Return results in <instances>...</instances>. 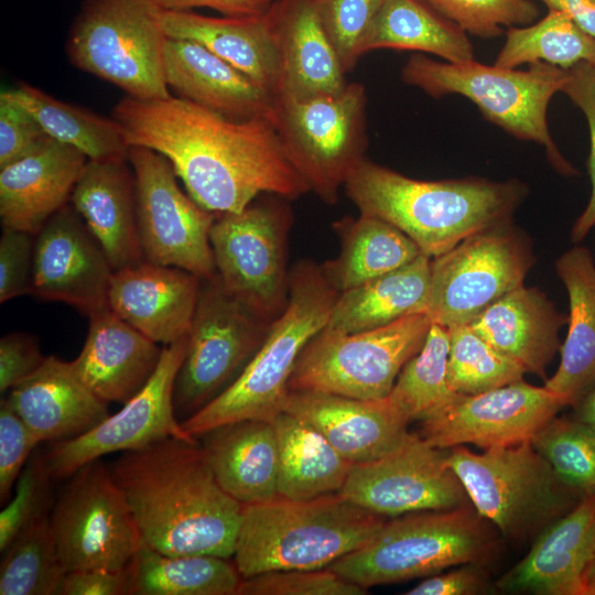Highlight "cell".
<instances>
[{
    "label": "cell",
    "instance_id": "cell-36",
    "mask_svg": "<svg viewBox=\"0 0 595 595\" xmlns=\"http://www.w3.org/2000/svg\"><path fill=\"white\" fill-rule=\"evenodd\" d=\"M333 227L340 251L321 267L338 293L398 269L422 253L404 232L377 217L359 214Z\"/></svg>",
    "mask_w": 595,
    "mask_h": 595
},
{
    "label": "cell",
    "instance_id": "cell-35",
    "mask_svg": "<svg viewBox=\"0 0 595 595\" xmlns=\"http://www.w3.org/2000/svg\"><path fill=\"white\" fill-rule=\"evenodd\" d=\"M272 423L279 445V496L303 500L339 493L354 464L303 420L282 412Z\"/></svg>",
    "mask_w": 595,
    "mask_h": 595
},
{
    "label": "cell",
    "instance_id": "cell-32",
    "mask_svg": "<svg viewBox=\"0 0 595 595\" xmlns=\"http://www.w3.org/2000/svg\"><path fill=\"white\" fill-rule=\"evenodd\" d=\"M569 296L567 334L561 359L544 387L565 405H575L595 387V261L591 250L575 245L555 261Z\"/></svg>",
    "mask_w": 595,
    "mask_h": 595
},
{
    "label": "cell",
    "instance_id": "cell-6",
    "mask_svg": "<svg viewBox=\"0 0 595 595\" xmlns=\"http://www.w3.org/2000/svg\"><path fill=\"white\" fill-rule=\"evenodd\" d=\"M401 78L435 98L466 97L488 121L517 139L542 145L559 173L577 174L553 141L547 116L551 98L566 79V69L539 62L520 71L475 60L451 63L415 54L403 65Z\"/></svg>",
    "mask_w": 595,
    "mask_h": 595
},
{
    "label": "cell",
    "instance_id": "cell-14",
    "mask_svg": "<svg viewBox=\"0 0 595 595\" xmlns=\"http://www.w3.org/2000/svg\"><path fill=\"white\" fill-rule=\"evenodd\" d=\"M271 323L231 294L216 272L202 279L174 386L176 414L188 418L228 387L260 348Z\"/></svg>",
    "mask_w": 595,
    "mask_h": 595
},
{
    "label": "cell",
    "instance_id": "cell-18",
    "mask_svg": "<svg viewBox=\"0 0 595 595\" xmlns=\"http://www.w3.org/2000/svg\"><path fill=\"white\" fill-rule=\"evenodd\" d=\"M446 456L447 450L410 433L390 453L354 464L339 494L386 518L470 505Z\"/></svg>",
    "mask_w": 595,
    "mask_h": 595
},
{
    "label": "cell",
    "instance_id": "cell-43",
    "mask_svg": "<svg viewBox=\"0 0 595 595\" xmlns=\"http://www.w3.org/2000/svg\"><path fill=\"white\" fill-rule=\"evenodd\" d=\"M447 380L458 394H477L519 380L524 369L495 349L469 324L448 327Z\"/></svg>",
    "mask_w": 595,
    "mask_h": 595
},
{
    "label": "cell",
    "instance_id": "cell-40",
    "mask_svg": "<svg viewBox=\"0 0 595 595\" xmlns=\"http://www.w3.org/2000/svg\"><path fill=\"white\" fill-rule=\"evenodd\" d=\"M539 62L564 69L583 62L595 65V37L555 10L536 23L509 28L495 65L516 68Z\"/></svg>",
    "mask_w": 595,
    "mask_h": 595
},
{
    "label": "cell",
    "instance_id": "cell-58",
    "mask_svg": "<svg viewBox=\"0 0 595 595\" xmlns=\"http://www.w3.org/2000/svg\"><path fill=\"white\" fill-rule=\"evenodd\" d=\"M575 418L595 428V387L575 405Z\"/></svg>",
    "mask_w": 595,
    "mask_h": 595
},
{
    "label": "cell",
    "instance_id": "cell-48",
    "mask_svg": "<svg viewBox=\"0 0 595 595\" xmlns=\"http://www.w3.org/2000/svg\"><path fill=\"white\" fill-rule=\"evenodd\" d=\"M367 589L331 570L272 571L241 580L237 595H363Z\"/></svg>",
    "mask_w": 595,
    "mask_h": 595
},
{
    "label": "cell",
    "instance_id": "cell-56",
    "mask_svg": "<svg viewBox=\"0 0 595 595\" xmlns=\"http://www.w3.org/2000/svg\"><path fill=\"white\" fill-rule=\"evenodd\" d=\"M160 8L169 11H191L194 8H209L224 17H261L273 0H154Z\"/></svg>",
    "mask_w": 595,
    "mask_h": 595
},
{
    "label": "cell",
    "instance_id": "cell-7",
    "mask_svg": "<svg viewBox=\"0 0 595 595\" xmlns=\"http://www.w3.org/2000/svg\"><path fill=\"white\" fill-rule=\"evenodd\" d=\"M493 526L470 505L387 520L363 547L327 569L368 588L484 562L495 547Z\"/></svg>",
    "mask_w": 595,
    "mask_h": 595
},
{
    "label": "cell",
    "instance_id": "cell-41",
    "mask_svg": "<svg viewBox=\"0 0 595 595\" xmlns=\"http://www.w3.org/2000/svg\"><path fill=\"white\" fill-rule=\"evenodd\" d=\"M2 554L0 595H57L67 571L55 545L48 513L23 530Z\"/></svg>",
    "mask_w": 595,
    "mask_h": 595
},
{
    "label": "cell",
    "instance_id": "cell-45",
    "mask_svg": "<svg viewBox=\"0 0 595 595\" xmlns=\"http://www.w3.org/2000/svg\"><path fill=\"white\" fill-rule=\"evenodd\" d=\"M383 0H313L318 20L345 73L364 55L365 40Z\"/></svg>",
    "mask_w": 595,
    "mask_h": 595
},
{
    "label": "cell",
    "instance_id": "cell-2",
    "mask_svg": "<svg viewBox=\"0 0 595 595\" xmlns=\"http://www.w3.org/2000/svg\"><path fill=\"white\" fill-rule=\"evenodd\" d=\"M110 470L144 544L173 555H234L244 505L221 488L197 439L123 452Z\"/></svg>",
    "mask_w": 595,
    "mask_h": 595
},
{
    "label": "cell",
    "instance_id": "cell-12",
    "mask_svg": "<svg viewBox=\"0 0 595 595\" xmlns=\"http://www.w3.org/2000/svg\"><path fill=\"white\" fill-rule=\"evenodd\" d=\"M286 201L270 194L240 212L219 214L209 236L224 286L269 322L289 301L286 252L293 215Z\"/></svg>",
    "mask_w": 595,
    "mask_h": 595
},
{
    "label": "cell",
    "instance_id": "cell-34",
    "mask_svg": "<svg viewBox=\"0 0 595 595\" xmlns=\"http://www.w3.org/2000/svg\"><path fill=\"white\" fill-rule=\"evenodd\" d=\"M430 278L431 258L421 253L398 269L339 292L324 328L357 333L425 313Z\"/></svg>",
    "mask_w": 595,
    "mask_h": 595
},
{
    "label": "cell",
    "instance_id": "cell-22",
    "mask_svg": "<svg viewBox=\"0 0 595 595\" xmlns=\"http://www.w3.org/2000/svg\"><path fill=\"white\" fill-rule=\"evenodd\" d=\"M202 279L186 270L142 260L113 271L108 307L155 343L187 336Z\"/></svg>",
    "mask_w": 595,
    "mask_h": 595
},
{
    "label": "cell",
    "instance_id": "cell-44",
    "mask_svg": "<svg viewBox=\"0 0 595 595\" xmlns=\"http://www.w3.org/2000/svg\"><path fill=\"white\" fill-rule=\"evenodd\" d=\"M556 474L582 495L595 493V428L577 418H556L531 439Z\"/></svg>",
    "mask_w": 595,
    "mask_h": 595
},
{
    "label": "cell",
    "instance_id": "cell-30",
    "mask_svg": "<svg viewBox=\"0 0 595 595\" xmlns=\"http://www.w3.org/2000/svg\"><path fill=\"white\" fill-rule=\"evenodd\" d=\"M567 316L537 288L521 285L504 295L469 325L526 372L547 379V367L561 349L559 333Z\"/></svg>",
    "mask_w": 595,
    "mask_h": 595
},
{
    "label": "cell",
    "instance_id": "cell-3",
    "mask_svg": "<svg viewBox=\"0 0 595 595\" xmlns=\"http://www.w3.org/2000/svg\"><path fill=\"white\" fill-rule=\"evenodd\" d=\"M345 190L360 214L393 225L430 258L511 219L528 194L527 186L515 180H415L367 158L350 174Z\"/></svg>",
    "mask_w": 595,
    "mask_h": 595
},
{
    "label": "cell",
    "instance_id": "cell-53",
    "mask_svg": "<svg viewBox=\"0 0 595 595\" xmlns=\"http://www.w3.org/2000/svg\"><path fill=\"white\" fill-rule=\"evenodd\" d=\"M37 339L31 334L11 332L0 339V391L11 390L43 363Z\"/></svg>",
    "mask_w": 595,
    "mask_h": 595
},
{
    "label": "cell",
    "instance_id": "cell-42",
    "mask_svg": "<svg viewBox=\"0 0 595 595\" xmlns=\"http://www.w3.org/2000/svg\"><path fill=\"white\" fill-rule=\"evenodd\" d=\"M448 328L432 323L421 349L401 369L388 398L409 421L421 420L451 400Z\"/></svg>",
    "mask_w": 595,
    "mask_h": 595
},
{
    "label": "cell",
    "instance_id": "cell-19",
    "mask_svg": "<svg viewBox=\"0 0 595 595\" xmlns=\"http://www.w3.org/2000/svg\"><path fill=\"white\" fill-rule=\"evenodd\" d=\"M565 403L544 386L519 380L477 394L456 393L419 420L432 446L472 444L483 451L531 441Z\"/></svg>",
    "mask_w": 595,
    "mask_h": 595
},
{
    "label": "cell",
    "instance_id": "cell-20",
    "mask_svg": "<svg viewBox=\"0 0 595 595\" xmlns=\"http://www.w3.org/2000/svg\"><path fill=\"white\" fill-rule=\"evenodd\" d=\"M113 269L73 206L55 213L35 236L32 294L86 315L108 307Z\"/></svg>",
    "mask_w": 595,
    "mask_h": 595
},
{
    "label": "cell",
    "instance_id": "cell-13",
    "mask_svg": "<svg viewBox=\"0 0 595 595\" xmlns=\"http://www.w3.org/2000/svg\"><path fill=\"white\" fill-rule=\"evenodd\" d=\"M534 263L529 237L511 219L431 258L426 315L445 327L470 324L523 280Z\"/></svg>",
    "mask_w": 595,
    "mask_h": 595
},
{
    "label": "cell",
    "instance_id": "cell-38",
    "mask_svg": "<svg viewBox=\"0 0 595 595\" xmlns=\"http://www.w3.org/2000/svg\"><path fill=\"white\" fill-rule=\"evenodd\" d=\"M227 560L166 554L141 541L127 565L128 595H237L242 578Z\"/></svg>",
    "mask_w": 595,
    "mask_h": 595
},
{
    "label": "cell",
    "instance_id": "cell-21",
    "mask_svg": "<svg viewBox=\"0 0 595 595\" xmlns=\"http://www.w3.org/2000/svg\"><path fill=\"white\" fill-rule=\"evenodd\" d=\"M283 412L309 423L353 464L390 453L411 433L410 422L388 396L361 400L323 391H290Z\"/></svg>",
    "mask_w": 595,
    "mask_h": 595
},
{
    "label": "cell",
    "instance_id": "cell-51",
    "mask_svg": "<svg viewBox=\"0 0 595 595\" xmlns=\"http://www.w3.org/2000/svg\"><path fill=\"white\" fill-rule=\"evenodd\" d=\"M35 236L2 227L0 237V302L32 294Z\"/></svg>",
    "mask_w": 595,
    "mask_h": 595
},
{
    "label": "cell",
    "instance_id": "cell-23",
    "mask_svg": "<svg viewBox=\"0 0 595 595\" xmlns=\"http://www.w3.org/2000/svg\"><path fill=\"white\" fill-rule=\"evenodd\" d=\"M594 547L595 493L547 526L496 587L507 593L584 595V574Z\"/></svg>",
    "mask_w": 595,
    "mask_h": 595
},
{
    "label": "cell",
    "instance_id": "cell-4",
    "mask_svg": "<svg viewBox=\"0 0 595 595\" xmlns=\"http://www.w3.org/2000/svg\"><path fill=\"white\" fill-rule=\"evenodd\" d=\"M387 518L339 493L275 497L245 505L234 551L242 578L283 570H321L367 543Z\"/></svg>",
    "mask_w": 595,
    "mask_h": 595
},
{
    "label": "cell",
    "instance_id": "cell-54",
    "mask_svg": "<svg viewBox=\"0 0 595 595\" xmlns=\"http://www.w3.org/2000/svg\"><path fill=\"white\" fill-rule=\"evenodd\" d=\"M482 564L469 563L447 573L430 575L405 595H475L488 588V581Z\"/></svg>",
    "mask_w": 595,
    "mask_h": 595
},
{
    "label": "cell",
    "instance_id": "cell-10",
    "mask_svg": "<svg viewBox=\"0 0 595 595\" xmlns=\"http://www.w3.org/2000/svg\"><path fill=\"white\" fill-rule=\"evenodd\" d=\"M367 94L360 83L305 98H275L272 122L292 165L318 198L333 205L366 159Z\"/></svg>",
    "mask_w": 595,
    "mask_h": 595
},
{
    "label": "cell",
    "instance_id": "cell-17",
    "mask_svg": "<svg viewBox=\"0 0 595 595\" xmlns=\"http://www.w3.org/2000/svg\"><path fill=\"white\" fill-rule=\"evenodd\" d=\"M186 345L187 336L165 345L149 381L117 413L79 436L52 443L45 458L53 479L69 478L107 454L139 450L169 437L197 439L183 429L174 407V386Z\"/></svg>",
    "mask_w": 595,
    "mask_h": 595
},
{
    "label": "cell",
    "instance_id": "cell-50",
    "mask_svg": "<svg viewBox=\"0 0 595 595\" xmlns=\"http://www.w3.org/2000/svg\"><path fill=\"white\" fill-rule=\"evenodd\" d=\"M41 442L11 408L0 402V501L6 504L24 466Z\"/></svg>",
    "mask_w": 595,
    "mask_h": 595
},
{
    "label": "cell",
    "instance_id": "cell-55",
    "mask_svg": "<svg viewBox=\"0 0 595 595\" xmlns=\"http://www.w3.org/2000/svg\"><path fill=\"white\" fill-rule=\"evenodd\" d=\"M128 594L127 566L121 570L88 569L67 571L57 595H125Z\"/></svg>",
    "mask_w": 595,
    "mask_h": 595
},
{
    "label": "cell",
    "instance_id": "cell-29",
    "mask_svg": "<svg viewBox=\"0 0 595 595\" xmlns=\"http://www.w3.org/2000/svg\"><path fill=\"white\" fill-rule=\"evenodd\" d=\"M71 202L113 271L144 260L137 223L136 180L128 158L88 160Z\"/></svg>",
    "mask_w": 595,
    "mask_h": 595
},
{
    "label": "cell",
    "instance_id": "cell-11",
    "mask_svg": "<svg viewBox=\"0 0 595 595\" xmlns=\"http://www.w3.org/2000/svg\"><path fill=\"white\" fill-rule=\"evenodd\" d=\"M431 325L426 313H414L357 333L323 328L300 353L289 389L382 399L407 361L423 346Z\"/></svg>",
    "mask_w": 595,
    "mask_h": 595
},
{
    "label": "cell",
    "instance_id": "cell-52",
    "mask_svg": "<svg viewBox=\"0 0 595 595\" xmlns=\"http://www.w3.org/2000/svg\"><path fill=\"white\" fill-rule=\"evenodd\" d=\"M46 137L37 120L2 91L0 95V169L31 153Z\"/></svg>",
    "mask_w": 595,
    "mask_h": 595
},
{
    "label": "cell",
    "instance_id": "cell-16",
    "mask_svg": "<svg viewBox=\"0 0 595 595\" xmlns=\"http://www.w3.org/2000/svg\"><path fill=\"white\" fill-rule=\"evenodd\" d=\"M136 180L137 223L144 260L213 275L210 229L218 214L197 204L176 182L170 161L144 147H129Z\"/></svg>",
    "mask_w": 595,
    "mask_h": 595
},
{
    "label": "cell",
    "instance_id": "cell-47",
    "mask_svg": "<svg viewBox=\"0 0 595 595\" xmlns=\"http://www.w3.org/2000/svg\"><path fill=\"white\" fill-rule=\"evenodd\" d=\"M52 480L45 455L34 452L15 483L12 499L0 512L1 553L32 522L48 513Z\"/></svg>",
    "mask_w": 595,
    "mask_h": 595
},
{
    "label": "cell",
    "instance_id": "cell-46",
    "mask_svg": "<svg viewBox=\"0 0 595 595\" xmlns=\"http://www.w3.org/2000/svg\"><path fill=\"white\" fill-rule=\"evenodd\" d=\"M466 33L479 37L501 34V26H523L539 17L532 0H423Z\"/></svg>",
    "mask_w": 595,
    "mask_h": 595
},
{
    "label": "cell",
    "instance_id": "cell-59",
    "mask_svg": "<svg viewBox=\"0 0 595 595\" xmlns=\"http://www.w3.org/2000/svg\"><path fill=\"white\" fill-rule=\"evenodd\" d=\"M584 595H595V547L584 574Z\"/></svg>",
    "mask_w": 595,
    "mask_h": 595
},
{
    "label": "cell",
    "instance_id": "cell-39",
    "mask_svg": "<svg viewBox=\"0 0 595 595\" xmlns=\"http://www.w3.org/2000/svg\"><path fill=\"white\" fill-rule=\"evenodd\" d=\"M3 93L24 107L48 137L76 148L88 160L128 158L129 145L112 117L62 101L28 84Z\"/></svg>",
    "mask_w": 595,
    "mask_h": 595
},
{
    "label": "cell",
    "instance_id": "cell-49",
    "mask_svg": "<svg viewBox=\"0 0 595 595\" xmlns=\"http://www.w3.org/2000/svg\"><path fill=\"white\" fill-rule=\"evenodd\" d=\"M561 91L582 110L589 132L587 169L592 192L585 209L575 220L571 230V240L578 244L595 227V65L583 62L567 68L566 79Z\"/></svg>",
    "mask_w": 595,
    "mask_h": 595
},
{
    "label": "cell",
    "instance_id": "cell-5",
    "mask_svg": "<svg viewBox=\"0 0 595 595\" xmlns=\"http://www.w3.org/2000/svg\"><path fill=\"white\" fill-rule=\"evenodd\" d=\"M337 295L321 264L295 263L290 270L288 304L270 324L260 348L228 387L181 422L183 429L201 437L231 422L273 421L283 412L300 353L326 326Z\"/></svg>",
    "mask_w": 595,
    "mask_h": 595
},
{
    "label": "cell",
    "instance_id": "cell-28",
    "mask_svg": "<svg viewBox=\"0 0 595 595\" xmlns=\"http://www.w3.org/2000/svg\"><path fill=\"white\" fill-rule=\"evenodd\" d=\"M88 317L87 336L73 367L101 400L125 403L149 381L162 348L109 307Z\"/></svg>",
    "mask_w": 595,
    "mask_h": 595
},
{
    "label": "cell",
    "instance_id": "cell-26",
    "mask_svg": "<svg viewBox=\"0 0 595 595\" xmlns=\"http://www.w3.org/2000/svg\"><path fill=\"white\" fill-rule=\"evenodd\" d=\"M163 72L180 98L234 120L273 119L275 97L195 41L167 37Z\"/></svg>",
    "mask_w": 595,
    "mask_h": 595
},
{
    "label": "cell",
    "instance_id": "cell-27",
    "mask_svg": "<svg viewBox=\"0 0 595 595\" xmlns=\"http://www.w3.org/2000/svg\"><path fill=\"white\" fill-rule=\"evenodd\" d=\"M6 399L41 443L79 436L109 415L107 402L85 385L72 361L55 356L45 357Z\"/></svg>",
    "mask_w": 595,
    "mask_h": 595
},
{
    "label": "cell",
    "instance_id": "cell-1",
    "mask_svg": "<svg viewBox=\"0 0 595 595\" xmlns=\"http://www.w3.org/2000/svg\"><path fill=\"white\" fill-rule=\"evenodd\" d=\"M111 117L129 147L166 158L187 194L215 214L240 212L260 194L290 201L310 192L270 119L234 120L172 95L126 96Z\"/></svg>",
    "mask_w": 595,
    "mask_h": 595
},
{
    "label": "cell",
    "instance_id": "cell-31",
    "mask_svg": "<svg viewBox=\"0 0 595 595\" xmlns=\"http://www.w3.org/2000/svg\"><path fill=\"white\" fill-rule=\"evenodd\" d=\"M201 437L217 482L232 498L245 506L279 496V445L272 421L231 422Z\"/></svg>",
    "mask_w": 595,
    "mask_h": 595
},
{
    "label": "cell",
    "instance_id": "cell-24",
    "mask_svg": "<svg viewBox=\"0 0 595 595\" xmlns=\"http://www.w3.org/2000/svg\"><path fill=\"white\" fill-rule=\"evenodd\" d=\"M87 161L76 148L47 136L31 153L1 167L2 227L36 236L71 201Z\"/></svg>",
    "mask_w": 595,
    "mask_h": 595
},
{
    "label": "cell",
    "instance_id": "cell-33",
    "mask_svg": "<svg viewBox=\"0 0 595 595\" xmlns=\"http://www.w3.org/2000/svg\"><path fill=\"white\" fill-rule=\"evenodd\" d=\"M161 24L167 37L202 44L275 97L278 64L266 15L218 18L162 9Z\"/></svg>",
    "mask_w": 595,
    "mask_h": 595
},
{
    "label": "cell",
    "instance_id": "cell-57",
    "mask_svg": "<svg viewBox=\"0 0 595 595\" xmlns=\"http://www.w3.org/2000/svg\"><path fill=\"white\" fill-rule=\"evenodd\" d=\"M549 10L566 13L586 33L595 37V0H539Z\"/></svg>",
    "mask_w": 595,
    "mask_h": 595
},
{
    "label": "cell",
    "instance_id": "cell-8",
    "mask_svg": "<svg viewBox=\"0 0 595 595\" xmlns=\"http://www.w3.org/2000/svg\"><path fill=\"white\" fill-rule=\"evenodd\" d=\"M446 462L475 510L508 540L539 534L584 497L531 441L483 453L458 445L447 448Z\"/></svg>",
    "mask_w": 595,
    "mask_h": 595
},
{
    "label": "cell",
    "instance_id": "cell-9",
    "mask_svg": "<svg viewBox=\"0 0 595 595\" xmlns=\"http://www.w3.org/2000/svg\"><path fill=\"white\" fill-rule=\"evenodd\" d=\"M154 0H84L67 35L71 63L127 96H171L163 72L166 34Z\"/></svg>",
    "mask_w": 595,
    "mask_h": 595
},
{
    "label": "cell",
    "instance_id": "cell-25",
    "mask_svg": "<svg viewBox=\"0 0 595 595\" xmlns=\"http://www.w3.org/2000/svg\"><path fill=\"white\" fill-rule=\"evenodd\" d=\"M264 15L277 55L275 98H305L346 86L313 0H275Z\"/></svg>",
    "mask_w": 595,
    "mask_h": 595
},
{
    "label": "cell",
    "instance_id": "cell-15",
    "mask_svg": "<svg viewBox=\"0 0 595 595\" xmlns=\"http://www.w3.org/2000/svg\"><path fill=\"white\" fill-rule=\"evenodd\" d=\"M69 478L50 516L65 570L125 569L141 537L110 468L96 459Z\"/></svg>",
    "mask_w": 595,
    "mask_h": 595
},
{
    "label": "cell",
    "instance_id": "cell-37",
    "mask_svg": "<svg viewBox=\"0 0 595 595\" xmlns=\"http://www.w3.org/2000/svg\"><path fill=\"white\" fill-rule=\"evenodd\" d=\"M381 48L424 52L451 63L474 60L467 33L423 0H383L363 51Z\"/></svg>",
    "mask_w": 595,
    "mask_h": 595
}]
</instances>
